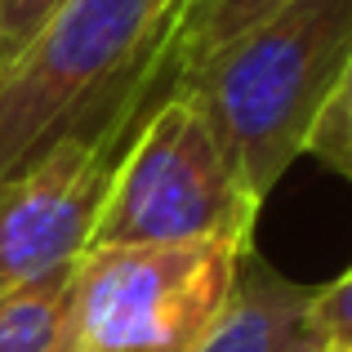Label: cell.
Instances as JSON below:
<instances>
[{
	"mask_svg": "<svg viewBox=\"0 0 352 352\" xmlns=\"http://www.w3.org/2000/svg\"><path fill=\"white\" fill-rule=\"evenodd\" d=\"M352 58V0H290L236 41L179 72L223 143L241 188L263 206L303 156L312 125Z\"/></svg>",
	"mask_w": 352,
	"mask_h": 352,
	"instance_id": "1",
	"label": "cell"
},
{
	"mask_svg": "<svg viewBox=\"0 0 352 352\" xmlns=\"http://www.w3.org/2000/svg\"><path fill=\"white\" fill-rule=\"evenodd\" d=\"M165 32V0H63L0 67V179L161 98Z\"/></svg>",
	"mask_w": 352,
	"mask_h": 352,
	"instance_id": "2",
	"label": "cell"
},
{
	"mask_svg": "<svg viewBox=\"0 0 352 352\" xmlns=\"http://www.w3.org/2000/svg\"><path fill=\"white\" fill-rule=\"evenodd\" d=\"M258 201L241 188L206 112L170 85L129 134L85 254L138 245H254Z\"/></svg>",
	"mask_w": 352,
	"mask_h": 352,
	"instance_id": "3",
	"label": "cell"
},
{
	"mask_svg": "<svg viewBox=\"0 0 352 352\" xmlns=\"http://www.w3.org/2000/svg\"><path fill=\"white\" fill-rule=\"evenodd\" d=\"M245 250L197 241L80 254L72 352H201Z\"/></svg>",
	"mask_w": 352,
	"mask_h": 352,
	"instance_id": "4",
	"label": "cell"
},
{
	"mask_svg": "<svg viewBox=\"0 0 352 352\" xmlns=\"http://www.w3.org/2000/svg\"><path fill=\"white\" fill-rule=\"evenodd\" d=\"M152 103L129 107L94 134L63 138L27 170L0 179V294L23 290L85 254L112 170Z\"/></svg>",
	"mask_w": 352,
	"mask_h": 352,
	"instance_id": "5",
	"label": "cell"
},
{
	"mask_svg": "<svg viewBox=\"0 0 352 352\" xmlns=\"http://www.w3.org/2000/svg\"><path fill=\"white\" fill-rule=\"evenodd\" d=\"M317 285H299L267 267L254 245L241 254L223 317L214 321L201 352H326L308 308Z\"/></svg>",
	"mask_w": 352,
	"mask_h": 352,
	"instance_id": "6",
	"label": "cell"
},
{
	"mask_svg": "<svg viewBox=\"0 0 352 352\" xmlns=\"http://www.w3.org/2000/svg\"><path fill=\"white\" fill-rule=\"evenodd\" d=\"M76 263L0 294V352H72Z\"/></svg>",
	"mask_w": 352,
	"mask_h": 352,
	"instance_id": "7",
	"label": "cell"
},
{
	"mask_svg": "<svg viewBox=\"0 0 352 352\" xmlns=\"http://www.w3.org/2000/svg\"><path fill=\"white\" fill-rule=\"evenodd\" d=\"M290 0H192L174 27L165 32L161 45V80L174 85V76L188 67H197L201 58H210L214 50H223L228 41H236L245 27L263 23L267 14H276Z\"/></svg>",
	"mask_w": 352,
	"mask_h": 352,
	"instance_id": "8",
	"label": "cell"
},
{
	"mask_svg": "<svg viewBox=\"0 0 352 352\" xmlns=\"http://www.w3.org/2000/svg\"><path fill=\"white\" fill-rule=\"evenodd\" d=\"M303 152H312L321 165H330L335 174H344L352 183V58H348L344 76H339V85L330 89Z\"/></svg>",
	"mask_w": 352,
	"mask_h": 352,
	"instance_id": "9",
	"label": "cell"
},
{
	"mask_svg": "<svg viewBox=\"0 0 352 352\" xmlns=\"http://www.w3.org/2000/svg\"><path fill=\"white\" fill-rule=\"evenodd\" d=\"M317 335L326 339V348H348L352 344V267L344 276H335L330 285L312 290V308H308Z\"/></svg>",
	"mask_w": 352,
	"mask_h": 352,
	"instance_id": "10",
	"label": "cell"
},
{
	"mask_svg": "<svg viewBox=\"0 0 352 352\" xmlns=\"http://www.w3.org/2000/svg\"><path fill=\"white\" fill-rule=\"evenodd\" d=\"M63 0H0V67L23 54V45L41 32V23Z\"/></svg>",
	"mask_w": 352,
	"mask_h": 352,
	"instance_id": "11",
	"label": "cell"
},
{
	"mask_svg": "<svg viewBox=\"0 0 352 352\" xmlns=\"http://www.w3.org/2000/svg\"><path fill=\"white\" fill-rule=\"evenodd\" d=\"M188 5H192V0H165V18H170V27H174V18H179Z\"/></svg>",
	"mask_w": 352,
	"mask_h": 352,
	"instance_id": "12",
	"label": "cell"
},
{
	"mask_svg": "<svg viewBox=\"0 0 352 352\" xmlns=\"http://www.w3.org/2000/svg\"><path fill=\"white\" fill-rule=\"evenodd\" d=\"M326 352H352V344H348V348H326Z\"/></svg>",
	"mask_w": 352,
	"mask_h": 352,
	"instance_id": "13",
	"label": "cell"
}]
</instances>
